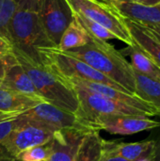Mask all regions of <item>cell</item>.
Instances as JSON below:
<instances>
[{
  "mask_svg": "<svg viewBox=\"0 0 160 161\" xmlns=\"http://www.w3.org/2000/svg\"><path fill=\"white\" fill-rule=\"evenodd\" d=\"M21 113H17V112H6V111H1L0 110V122L16 117L18 115H20Z\"/></svg>",
  "mask_w": 160,
  "mask_h": 161,
  "instance_id": "cell-30",
  "label": "cell"
},
{
  "mask_svg": "<svg viewBox=\"0 0 160 161\" xmlns=\"http://www.w3.org/2000/svg\"><path fill=\"white\" fill-rule=\"evenodd\" d=\"M16 61V58L14 57L12 50L7 54L0 55V79H3L6 74V71L9 65Z\"/></svg>",
  "mask_w": 160,
  "mask_h": 161,
  "instance_id": "cell-26",
  "label": "cell"
},
{
  "mask_svg": "<svg viewBox=\"0 0 160 161\" xmlns=\"http://www.w3.org/2000/svg\"><path fill=\"white\" fill-rule=\"evenodd\" d=\"M136 95L152 105L160 116V82L134 71Z\"/></svg>",
  "mask_w": 160,
  "mask_h": 161,
  "instance_id": "cell-20",
  "label": "cell"
},
{
  "mask_svg": "<svg viewBox=\"0 0 160 161\" xmlns=\"http://www.w3.org/2000/svg\"><path fill=\"white\" fill-rule=\"evenodd\" d=\"M8 38L12 49L39 64H43L39 49L56 46L48 38L37 13L33 11H15L8 25Z\"/></svg>",
  "mask_w": 160,
  "mask_h": 161,
  "instance_id": "cell-3",
  "label": "cell"
},
{
  "mask_svg": "<svg viewBox=\"0 0 160 161\" xmlns=\"http://www.w3.org/2000/svg\"><path fill=\"white\" fill-rule=\"evenodd\" d=\"M96 128L105 130L112 135H133L143 131H148L160 127V122L155 121L149 117H104L94 121Z\"/></svg>",
  "mask_w": 160,
  "mask_h": 161,
  "instance_id": "cell-11",
  "label": "cell"
},
{
  "mask_svg": "<svg viewBox=\"0 0 160 161\" xmlns=\"http://www.w3.org/2000/svg\"><path fill=\"white\" fill-rule=\"evenodd\" d=\"M41 103H43V101L4 87L0 88L1 111L23 113Z\"/></svg>",
  "mask_w": 160,
  "mask_h": 161,
  "instance_id": "cell-17",
  "label": "cell"
},
{
  "mask_svg": "<svg viewBox=\"0 0 160 161\" xmlns=\"http://www.w3.org/2000/svg\"><path fill=\"white\" fill-rule=\"evenodd\" d=\"M2 80L4 88L18 92L20 93L45 102L44 99L40 94V92L35 88L33 82L31 81L27 74L18 63L17 59L14 63L8 67L5 76Z\"/></svg>",
  "mask_w": 160,
  "mask_h": 161,
  "instance_id": "cell-15",
  "label": "cell"
},
{
  "mask_svg": "<svg viewBox=\"0 0 160 161\" xmlns=\"http://www.w3.org/2000/svg\"><path fill=\"white\" fill-rule=\"evenodd\" d=\"M18 63L27 74L46 103L78 114L79 102L74 90L64 83L46 64H39L21 52L12 49Z\"/></svg>",
  "mask_w": 160,
  "mask_h": 161,
  "instance_id": "cell-2",
  "label": "cell"
},
{
  "mask_svg": "<svg viewBox=\"0 0 160 161\" xmlns=\"http://www.w3.org/2000/svg\"><path fill=\"white\" fill-rule=\"evenodd\" d=\"M75 92L79 102L78 115L88 120L94 125V121L98 118L104 117H122V116H134V117H152L150 114L138 109L136 108L113 101L111 99L103 97L98 94H93L86 91L72 88ZM97 129V128H96ZM98 130V129H97ZM99 131V130H98Z\"/></svg>",
  "mask_w": 160,
  "mask_h": 161,
  "instance_id": "cell-7",
  "label": "cell"
},
{
  "mask_svg": "<svg viewBox=\"0 0 160 161\" xmlns=\"http://www.w3.org/2000/svg\"><path fill=\"white\" fill-rule=\"evenodd\" d=\"M136 161H152V159H151L150 156H147V157H144V158H139V159H137Z\"/></svg>",
  "mask_w": 160,
  "mask_h": 161,
  "instance_id": "cell-35",
  "label": "cell"
},
{
  "mask_svg": "<svg viewBox=\"0 0 160 161\" xmlns=\"http://www.w3.org/2000/svg\"><path fill=\"white\" fill-rule=\"evenodd\" d=\"M66 52L83 60L128 92L136 95L135 75L130 62L108 41L89 35L87 44Z\"/></svg>",
  "mask_w": 160,
  "mask_h": 161,
  "instance_id": "cell-1",
  "label": "cell"
},
{
  "mask_svg": "<svg viewBox=\"0 0 160 161\" xmlns=\"http://www.w3.org/2000/svg\"><path fill=\"white\" fill-rule=\"evenodd\" d=\"M9 46H11L9 42L0 36V47H9Z\"/></svg>",
  "mask_w": 160,
  "mask_h": 161,
  "instance_id": "cell-33",
  "label": "cell"
},
{
  "mask_svg": "<svg viewBox=\"0 0 160 161\" xmlns=\"http://www.w3.org/2000/svg\"><path fill=\"white\" fill-rule=\"evenodd\" d=\"M125 57H129L130 64L134 71L160 82V68L137 45L127 46L121 51Z\"/></svg>",
  "mask_w": 160,
  "mask_h": 161,
  "instance_id": "cell-18",
  "label": "cell"
},
{
  "mask_svg": "<svg viewBox=\"0 0 160 161\" xmlns=\"http://www.w3.org/2000/svg\"><path fill=\"white\" fill-rule=\"evenodd\" d=\"M39 52L42 57L43 63L46 64L59 77L78 78L93 81L128 92L122 86L112 81L83 60L70 55L66 51L59 50L56 46L40 48Z\"/></svg>",
  "mask_w": 160,
  "mask_h": 161,
  "instance_id": "cell-4",
  "label": "cell"
},
{
  "mask_svg": "<svg viewBox=\"0 0 160 161\" xmlns=\"http://www.w3.org/2000/svg\"><path fill=\"white\" fill-rule=\"evenodd\" d=\"M16 10L17 7L12 0H0V36L8 42V25Z\"/></svg>",
  "mask_w": 160,
  "mask_h": 161,
  "instance_id": "cell-24",
  "label": "cell"
},
{
  "mask_svg": "<svg viewBox=\"0 0 160 161\" xmlns=\"http://www.w3.org/2000/svg\"><path fill=\"white\" fill-rule=\"evenodd\" d=\"M100 161H127L124 158H118V157H110V156H108L107 154H105L103 152V155H102V158Z\"/></svg>",
  "mask_w": 160,
  "mask_h": 161,
  "instance_id": "cell-32",
  "label": "cell"
},
{
  "mask_svg": "<svg viewBox=\"0 0 160 161\" xmlns=\"http://www.w3.org/2000/svg\"><path fill=\"white\" fill-rule=\"evenodd\" d=\"M37 15L48 38L58 45L61 35L74 20L73 10L66 0H40Z\"/></svg>",
  "mask_w": 160,
  "mask_h": 161,
  "instance_id": "cell-9",
  "label": "cell"
},
{
  "mask_svg": "<svg viewBox=\"0 0 160 161\" xmlns=\"http://www.w3.org/2000/svg\"><path fill=\"white\" fill-rule=\"evenodd\" d=\"M141 25L160 42V26L153 25Z\"/></svg>",
  "mask_w": 160,
  "mask_h": 161,
  "instance_id": "cell-29",
  "label": "cell"
},
{
  "mask_svg": "<svg viewBox=\"0 0 160 161\" xmlns=\"http://www.w3.org/2000/svg\"><path fill=\"white\" fill-rule=\"evenodd\" d=\"M155 145L150 155L152 161H160V133L157 138L154 139Z\"/></svg>",
  "mask_w": 160,
  "mask_h": 161,
  "instance_id": "cell-28",
  "label": "cell"
},
{
  "mask_svg": "<svg viewBox=\"0 0 160 161\" xmlns=\"http://www.w3.org/2000/svg\"><path fill=\"white\" fill-rule=\"evenodd\" d=\"M0 161H1V158H0Z\"/></svg>",
  "mask_w": 160,
  "mask_h": 161,
  "instance_id": "cell-38",
  "label": "cell"
},
{
  "mask_svg": "<svg viewBox=\"0 0 160 161\" xmlns=\"http://www.w3.org/2000/svg\"><path fill=\"white\" fill-rule=\"evenodd\" d=\"M10 161H16V160H15V159H13V160H10Z\"/></svg>",
  "mask_w": 160,
  "mask_h": 161,
  "instance_id": "cell-37",
  "label": "cell"
},
{
  "mask_svg": "<svg viewBox=\"0 0 160 161\" xmlns=\"http://www.w3.org/2000/svg\"><path fill=\"white\" fill-rule=\"evenodd\" d=\"M104 139L99 131H90L84 135L74 161H100L103 155Z\"/></svg>",
  "mask_w": 160,
  "mask_h": 161,
  "instance_id": "cell-19",
  "label": "cell"
},
{
  "mask_svg": "<svg viewBox=\"0 0 160 161\" xmlns=\"http://www.w3.org/2000/svg\"><path fill=\"white\" fill-rule=\"evenodd\" d=\"M73 15H74V19L85 29V31L89 35L93 36L97 39L104 40V41L117 40V37L112 32H110L109 30H108L106 27L99 25L98 23L91 21V20L80 15L79 13L74 12V10H73Z\"/></svg>",
  "mask_w": 160,
  "mask_h": 161,
  "instance_id": "cell-22",
  "label": "cell"
},
{
  "mask_svg": "<svg viewBox=\"0 0 160 161\" xmlns=\"http://www.w3.org/2000/svg\"><path fill=\"white\" fill-rule=\"evenodd\" d=\"M89 42V35L85 29L74 19L67 26L61 35L58 45L59 50L69 51L87 44Z\"/></svg>",
  "mask_w": 160,
  "mask_h": 161,
  "instance_id": "cell-21",
  "label": "cell"
},
{
  "mask_svg": "<svg viewBox=\"0 0 160 161\" xmlns=\"http://www.w3.org/2000/svg\"><path fill=\"white\" fill-rule=\"evenodd\" d=\"M1 87H3V80L2 79H0V88Z\"/></svg>",
  "mask_w": 160,
  "mask_h": 161,
  "instance_id": "cell-36",
  "label": "cell"
},
{
  "mask_svg": "<svg viewBox=\"0 0 160 161\" xmlns=\"http://www.w3.org/2000/svg\"><path fill=\"white\" fill-rule=\"evenodd\" d=\"M17 7V9L33 11L37 13L40 0H12Z\"/></svg>",
  "mask_w": 160,
  "mask_h": 161,
  "instance_id": "cell-27",
  "label": "cell"
},
{
  "mask_svg": "<svg viewBox=\"0 0 160 161\" xmlns=\"http://www.w3.org/2000/svg\"><path fill=\"white\" fill-rule=\"evenodd\" d=\"M103 2H106L109 5H111L114 2H135V0H101Z\"/></svg>",
  "mask_w": 160,
  "mask_h": 161,
  "instance_id": "cell-34",
  "label": "cell"
},
{
  "mask_svg": "<svg viewBox=\"0 0 160 161\" xmlns=\"http://www.w3.org/2000/svg\"><path fill=\"white\" fill-rule=\"evenodd\" d=\"M123 17V16H122ZM124 22L135 43L160 68V42L141 25L123 17Z\"/></svg>",
  "mask_w": 160,
  "mask_h": 161,
  "instance_id": "cell-16",
  "label": "cell"
},
{
  "mask_svg": "<svg viewBox=\"0 0 160 161\" xmlns=\"http://www.w3.org/2000/svg\"><path fill=\"white\" fill-rule=\"evenodd\" d=\"M18 119V126L8 136L0 151V157L2 155L10 160L15 159L25 150L49 142L54 136V132L50 130L24 122L19 116Z\"/></svg>",
  "mask_w": 160,
  "mask_h": 161,
  "instance_id": "cell-8",
  "label": "cell"
},
{
  "mask_svg": "<svg viewBox=\"0 0 160 161\" xmlns=\"http://www.w3.org/2000/svg\"><path fill=\"white\" fill-rule=\"evenodd\" d=\"M19 118L36 126L52 132L63 130H80L84 132L98 131L91 123L78 114L61 109L49 103L43 102L21 113Z\"/></svg>",
  "mask_w": 160,
  "mask_h": 161,
  "instance_id": "cell-5",
  "label": "cell"
},
{
  "mask_svg": "<svg viewBox=\"0 0 160 161\" xmlns=\"http://www.w3.org/2000/svg\"><path fill=\"white\" fill-rule=\"evenodd\" d=\"M135 2H137L141 5H143V6L150 7V6H155V5L159 4L160 0H135Z\"/></svg>",
  "mask_w": 160,
  "mask_h": 161,
  "instance_id": "cell-31",
  "label": "cell"
},
{
  "mask_svg": "<svg viewBox=\"0 0 160 161\" xmlns=\"http://www.w3.org/2000/svg\"><path fill=\"white\" fill-rule=\"evenodd\" d=\"M154 145V140H145L137 142L104 140L103 152L110 157H118L127 161H136L139 158L150 156Z\"/></svg>",
  "mask_w": 160,
  "mask_h": 161,
  "instance_id": "cell-13",
  "label": "cell"
},
{
  "mask_svg": "<svg viewBox=\"0 0 160 161\" xmlns=\"http://www.w3.org/2000/svg\"><path fill=\"white\" fill-rule=\"evenodd\" d=\"M59 78L64 83H66L70 88H77V89L86 91L88 92L98 94L103 97L111 99L113 101L136 108L138 109H141L150 114L152 117L159 116L158 111L152 105H150L149 103L145 102L140 97L134 94H131L129 92L118 90L116 88H113V87H110L102 83L93 82V81L83 80V79H78V78H68V77H59Z\"/></svg>",
  "mask_w": 160,
  "mask_h": 161,
  "instance_id": "cell-10",
  "label": "cell"
},
{
  "mask_svg": "<svg viewBox=\"0 0 160 161\" xmlns=\"http://www.w3.org/2000/svg\"><path fill=\"white\" fill-rule=\"evenodd\" d=\"M18 116L0 122V151L2 148V144L6 141L8 136L18 126L20 123Z\"/></svg>",
  "mask_w": 160,
  "mask_h": 161,
  "instance_id": "cell-25",
  "label": "cell"
},
{
  "mask_svg": "<svg viewBox=\"0 0 160 161\" xmlns=\"http://www.w3.org/2000/svg\"><path fill=\"white\" fill-rule=\"evenodd\" d=\"M110 6L121 16L133 22L160 26V3L147 7L137 2H114Z\"/></svg>",
  "mask_w": 160,
  "mask_h": 161,
  "instance_id": "cell-14",
  "label": "cell"
},
{
  "mask_svg": "<svg viewBox=\"0 0 160 161\" xmlns=\"http://www.w3.org/2000/svg\"><path fill=\"white\" fill-rule=\"evenodd\" d=\"M72 10L98 23L112 32L117 40L127 46L134 45V42L124 22L123 17L109 4L101 0H66Z\"/></svg>",
  "mask_w": 160,
  "mask_h": 161,
  "instance_id": "cell-6",
  "label": "cell"
},
{
  "mask_svg": "<svg viewBox=\"0 0 160 161\" xmlns=\"http://www.w3.org/2000/svg\"><path fill=\"white\" fill-rule=\"evenodd\" d=\"M52 146L51 141L45 144L34 146L25 152L21 153L16 158V161H45L51 155Z\"/></svg>",
  "mask_w": 160,
  "mask_h": 161,
  "instance_id": "cell-23",
  "label": "cell"
},
{
  "mask_svg": "<svg viewBox=\"0 0 160 161\" xmlns=\"http://www.w3.org/2000/svg\"><path fill=\"white\" fill-rule=\"evenodd\" d=\"M88 132L80 130H63L54 132L51 140L52 151L45 161H74L84 135Z\"/></svg>",
  "mask_w": 160,
  "mask_h": 161,
  "instance_id": "cell-12",
  "label": "cell"
}]
</instances>
